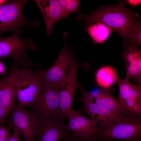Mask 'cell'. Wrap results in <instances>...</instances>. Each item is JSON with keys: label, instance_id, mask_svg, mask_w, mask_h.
Segmentation results:
<instances>
[{"label": "cell", "instance_id": "cell-1", "mask_svg": "<svg viewBox=\"0 0 141 141\" xmlns=\"http://www.w3.org/2000/svg\"><path fill=\"white\" fill-rule=\"evenodd\" d=\"M75 20H83L85 26L103 23L117 32L125 43L128 42L132 33L141 24V17L138 13L126 8L122 1L119 2L117 5H101L89 14L78 15Z\"/></svg>", "mask_w": 141, "mask_h": 141}, {"label": "cell", "instance_id": "cell-16", "mask_svg": "<svg viewBox=\"0 0 141 141\" xmlns=\"http://www.w3.org/2000/svg\"><path fill=\"white\" fill-rule=\"evenodd\" d=\"M109 89L99 88L95 98V103L118 113L127 115L118 99L113 96Z\"/></svg>", "mask_w": 141, "mask_h": 141}, {"label": "cell", "instance_id": "cell-18", "mask_svg": "<svg viewBox=\"0 0 141 141\" xmlns=\"http://www.w3.org/2000/svg\"><path fill=\"white\" fill-rule=\"evenodd\" d=\"M116 74L114 70L109 67H104L97 72L96 80L98 85L102 88L108 89L115 81Z\"/></svg>", "mask_w": 141, "mask_h": 141}, {"label": "cell", "instance_id": "cell-11", "mask_svg": "<svg viewBox=\"0 0 141 141\" xmlns=\"http://www.w3.org/2000/svg\"><path fill=\"white\" fill-rule=\"evenodd\" d=\"M122 58L125 61L126 78L134 79L136 84L141 85V51L138 45L124 43L122 47Z\"/></svg>", "mask_w": 141, "mask_h": 141}, {"label": "cell", "instance_id": "cell-15", "mask_svg": "<svg viewBox=\"0 0 141 141\" xmlns=\"http://www.w3.org/2000/svg\"><path fill=\"white\" fill-rule=\"evenodd\" d=\"M35 2L40 9L44 17L46 26V33L49 35L52 32L55 24L62 18L58 0H36Z\"/></svg>", "mask_w": 141, "mask_h": 141}, {"label": "cell", "instance_id": "cell-5", "mask_svg": "<svg viewBox=\"0 0 141 141\" xmlns=\"http://www.w3.org/2000/svg\"><path fill=\"white\" fill-rule=\"evenodd\" d=\"M67 35L66 32L63 33L64 47L53 65L46 70L38 68L44 84L59 90L64 87L67 81L68 67L72 52L67 42Z\"/></svg>", "mask_w": 141, "mask_h": 141}, {"label": "cell", "instance_id": "cell-22", "mask_svg": "<svg viewBox=\"0 0 141 141\" xmlns=\"http://www.w3.org/2000/svg\"><path fill=\"white\" fill-rule=\"evenodd\" d=\"M8 113L0 100V125L3 124L5 119Z\"/></svg>", "mask_w": 141, "mask_h": 141}, {"label": "cell", "instance_id": "cell-10", "mask_svg": "<svg viewBox=\"0 0 141 141\" xmlns=\"http://www.w3.org/2000/svg\"><path fill=\"white\" fill-rule=\"evenodd\" d=\"M67 118L69 121L68 127L72 132L71 136L95 141L97 123L73 109Z\"/></svg>", "mask_w": 141, "mask_h": 141}, {"label": "cell", "instance_id": "cell-13", "mask_svg": "<svg viewBox=\"0 0 141 141\" xmlns=\"http://www.w3.org/2000/svg\"><path fill=\"white\" fill-rule=\"evenodd\" d=\"M81 101L83 104L81 110L87 114L91 120L99 125V127L104 126L119 117L126 115L115 112L93 102L86 100Z\"/></svg>", "mask_w": 141, "mask_h": 141}, {"label": "cell", "instance_id": "cell-29", "mask_svg": "<svg viewBox=\"0 0 141 141\" xmlns=\"http://www.w3.org/2000/svg\"><path fill=\"white\" fill-rule=\"evenodd\" d=\"M105 141L99 140V141ZM130 141H141V139L135 140Z\"/></svg>", "mask_w": 141, "mask_h": 141}, {"label": "cell", "instance_id": "cell-20", "mask_svg": "<svg viewBox=\"0 0 141 141\" xmlns=\"http://www.w3.org/2000/svg\"><path fill=\"white\" fill-rule=\"evenodd\" d=\"M141 24L139 25L132 33L128 42L138 45H141Z\"/></svg>", "mask_w": 141, "mask_h": 141}, {"label": "cell", "instance_id": "cell-30", "mask_svg": "<svg viewBox=\"0 0 141 141\" xmlns=\"http://www.w3.org/2000/svg\"><path fill=\"white\" fill-rule=\"evenodd\" d=\"M25 141H31V140H25Z\"/></svg>", "mask_w": 141, "mask_h": 141}, {"label": "cell", "instance_id": "cell-26", "mask_svg": "<svg viewBox=\"0 0 141 141\" xmlns=\"http://www.w3.org/2000/svg\"><path fill=\"white\" fill-rule=\"evenodd\" d=\"M73 141H89L81 138L71 136Z\"/></svg>", "mask_w": 141, "mask_h": 141}, {"label": "cell", "instance_id": "cell-14", "mask_svg": "<svg viewBox=\"0 0 141 141\" xmlns=\"http://www.w3.org/2000/svg\"><path fill=\"white\" fill-rule=\"evenodd\" d=\"M119 99L127 115L141 116V85L130 83Z\"/></svg>", "mask_w": 141, "mask_h": 141}, {"label": "cell", "instance_id": "cell-19", "mask_svg": "<svg viewBox=\"0 0 141 141\" xmlns=\"http://www.w3.org/2000/svg\"><path fill=\"white\" fill-rule=\"evenodd\" d=\"M80 1L77 0H68L64 5L60 7L62 17L69 20V16L72 13H75L78 15L81 14L79 9Z\"/></svg>", "mask_w": 141, "mask_h": 141}, {"label": "cell", "instance_id": "cell-6", "mask_svg": "<svg viewBox=\"0 0 141 141\" xmlns=\"http://www.w3.org/2000/svg\"><path fill=\"white\" fill-rule=\"evenodd\" d=\"M20 34L14 33L11 36L0 37V59L13 58L14 61L24 66L31 64L28 59L27 52L35 49L31 39H21Z\"/></svg>", "mask_w": 141, "mask_h": 141}, {"label": "cell", "instance_id": "cell-9", "mask_svg": "<svg viewBox=\"0 0 141 141\" xmlns=\"http://www.w3.org/2000/svg\"><path fill=\"white\" fill-rule=\"evenodd\" d=\"M66 117L39 119L35 132L36 141H60L72 132L65 123Z\"/></svg>", "mask_w": 141, "mask_h": 141}, {"label": "cell", "instance_id": "cell-8", "mask_svg": "<svg viewBox=\"0 0 141 141\" xmlns=\"http://www.w3.org/2000/svg\"><path fill=\"white\" fill-rule=\"evenodd\" d=\"M7 126L22 134L25 140L36 141L35 132L39 119L33 113L15 105L11 110Z\"/></svg>", "mask_w": 141, "mask_h": 141}, {"label": "cell", "instance_id": "cell-12", "mask_svg": "<svg viewBox=\"0 0 141 141\" xmlns=\"http://www.w3.org/2000/svg\"><path fill=\"white\" fill-rule=\"evenodd\" d=\"M19 64L14 61L8 74L0 78V100L8 113L15 105V84L20 68Z\"/></svg>", "mask_w": 141, "mask_h": 141}, {"label": "cell", "instance_id": "cell-25", "mask_svg": "<svg viewBox=\"0 0 141 141\" xmlns=\"http://www.w3.org/2000/svg\"><path fill=\"white\" fill-rule=\"evenodd\" d=\"M6 74V71L5 67L1 61L0 59V75H5Z\"/></svg>", "mask_w": 141, "mask_h": 141}, {"label": "cell", "instance_id": "cell-27", "mask_svg": "<svg viewBox=\"0 0 141 141\" xmlns=\"http://www.w3.org/2000/svg\"><path fill=\"white\" fill-rule=\"evenodd\" d=\"M63 141H73L71 136H69L66 137L63 139Z\"/></svg>", "mask_w": 141, "mask_h": 141}, {"label": "cell", "instance_id": "cell-4", "mask_svg": "<svg viewBox=\"0 0 141 141\" xmlns=\"http://www.w3.org/2000/svg\"><path fill=\"white\" fill-rule=\"evenodd\" d=\"M29 0H9L0 6V35L9 31L20 34L24 27L38 26L40 23L30 21L24 17V6Z\"/></svg>", "mask_w": 141, "mask_h": 141}, {"label": "cell", "instance_id": "cell-28", "mask_svg": "<svg viewBox=\"0 0 141 141\" xmlns=\"http://www.w3.org/2000/svg\"><path fill=\"white\" fill-rule=\"evenodd\" d=\"M7 2V0H0V6L5 3Z\"/></svg>", "mask_w": 141, "mask_h": 141}, {"label": "cell", "instance_id": "cell-23", "mask_svg": "<svg viewBox=\"0 0 141 141\" xmlns=\"http://www.w3.org/2000/svg\"><path fill=\"white\" fill-rule=\"evenodd\" d=\"M13 130V133L8 141H21L20 139L21 133L16 130Z\"/></svg>", "mask_w": 141, "mask_h": 141}, {"label": "cell", "instance_id": "cell-7", "mask_svg": "<svg viewBox=\"0 0 141 141\" xmlns=\"http://www.w3.org/2000/svg\"><path fill=\"white\" fill-rule=\"evenodd\" d=\"M60 90L44 84L42 89L37 99L29 107L30 112L35 115L39 119L60 117Z\"/></svg>", "mask_w": 141, "mask_h": 141}, {"label": "cell", "instance_id": "cell-21", "mask_svg": "<svg viewBox=\"0 0 141 141\" xmlns=\"http://www.w3.org/2000/svg\"><path fill=\"white\" fill-rule=\"evenodd\" d=\"M11 135L9 129L3 124L0 126V141H8Z\"/></svg>", "mask_w": 141, "mask_h": 141}, {"label": "cell", "instance_id": "cell-24", "mask_svg": "<svg viewBox=\"0 0 141 141\" xmlns=\"http://www.w3.org/2000/svg\"><path fill=\"white\" fill-rule=\"evenodd\" d=\"M126 2L129 5L133 7H137L141 4V0H126Z\"/></svg>", "mask_w": 141, "mask_h": 141}, {"label": "cell", "instance_id": "cell-17", "mask_svg": "<svg viewBox=\"0 0 141 141\" xmlns=\"http://www.w3.org/2000/svg\"><path fill=\"white\" fill-rule=\"evenodd\" d=\"M84 29L89 34L95 44L104 43L114 31L112 29L101 22L87 25Z\"/></svg>", "mask_w": 141, "mask_h": 141}, {"label": "cell", "instance_id": "cell-2", "mask_svg": "<svg viewBox=\"0 0 141 141\" xmlns=\"http://www.w3.org/2000/svg\"><path fill=\"white\" fill-rule=\"evenodd\" d=\"M141 139V117L127 115L98 127L95 141H125Z\"/></svg>", "mask_w": 141, "mask_h": 141}, {"label": "cell", "instance_id": "cell-3", "mask_svg": "<svg viewBox=\"0 0 141 141\" xmlns=\"http://www.w3.org/2000/svg\"><path fill=\"white\" fill-rule=\"evenodd\" d=\"M44 84L38 68L34 69L32 64L22 66L15 82L17 106L24 109L30 107L37 99Z\"/></svg>", "mask_w": 141, "mask_h": 141}]
</instances>
